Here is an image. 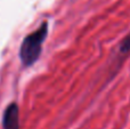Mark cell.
<instances>
[{"label": "cell", "instance_id": "1", "mask_svg": "<svg viewBox=\"0 0 130 129\" xmlns=\"http://www.w3.org/2000/svg\"><path fill=\"white\" fill-rule=\"evenodd\" d=\"M48 22L41 23L36 31L29 33L23 39L18 50V57L24 68H30L39 59L42 52V45L48 36Z\"/></svg>", "mask_w": 130, "mask_h": 129}, {"label": "cell", "instance_id": "2", "mask_svg": "<svg viewBox=\"0 0 130 129\" xmlns=\"http://www.w3.org/2000/svg\"><path fill=\"white\" fill-rule=\"evenodd\" d=\"M1 125L4 129H21L20 107L16 102L9 103L6 106L2 113Z\"/></svg>", "mask_w": 130, "mask_h": 129}, {"label": "cell", "instance_id": "3", "mask_svg": "<svg viewBox=\"0 0 130 129\" xmlns=\"http://www.w3.org/2000/svg\"><path fill=\"white\" fill-rule=\"evenodd\" d=\"M129 52H130V33L123 39V41H122L121 45H120V53L127 54V53H129Z\"/></svg>", "mask_w": 130, "mask_h": 129}]
</instances>
